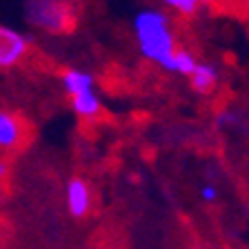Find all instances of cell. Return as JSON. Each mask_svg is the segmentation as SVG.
I'll list each match as a JSON object with an SVG mask.
<instances>
[{"label": "cell", "instance_id": "1", "mask_svg": "<svg viewBox=\"0 0 249 249\" xmlns=\"http://www.w3.org/2000/svg\"><path fill=\"white\" fill-rule=\"evenodd\" d=\"M136 36L142 56L158 62L160 67L174 71V56H176V42L167 16L160 11H142L136 16Z\"/></svg>", "mask_w": 249, "mask_h": 249}, {"label": "cell", "instance_id": "2", "mask_svg": "<svg viewBox=\"0 0 249 249\" xmlns=\"http://www.w3.org/2000/svg\"><path fill=\"white\" fill-rule=\"evenodd\" d=\"M27 16L47 34H71L78 25V0H27Z\"/></svg>", "mask_w": 249, "mask_h": 249}, {"label": "cell", "instance_id": "3", "mask_svg": "<svg viewBox=\"0 0 249 249\" xmlns=\"http://www.w3.org/2000/svg\"><path fill=\"white\" fill-rule=\"evenodd\" d=\"M65 200H67V212L71 218L83 220L91 213V187L83 176H71L67 180L65 189Z\"/></svg>", "mask_w": 249, "mask_h": 249}, {"label": "cell", "instance_id": "4", "mask_svg": "<svg viewBox=\"0 0 249 249\" xmlns=\"http://www.w3.org/2000/svg\"><path fill=\"white\" fill-rule=\"evenodd\" d=\"M29 52V40L18 31L0 25V69L16 67Z\"/></svg>", "mask_w": 249, "mask_h": 249}, {"label": "cell", "instance_id": "5", "mask_svg": "<svg viewBox=\"0 0 249 249\" xmlns=\"http://www.w3.org/2000/svg\"><path fill=\"white\" fill-rule=\"evenodd\" d=\"M27 123L22 116L0 109V149L16 151L25 145Z\"/></svg>", "mask_w": 249, "mask_h": 249}, {"label": "cell", "instance_id": "6", "mask_svg": "<svg viewBox=\"0 0 249 249\" xmlns=\"http://www.w3.org/2000/svg\"><path fill=\"white\" fill-rule=\"evenodd\" d=\"M69 98H71V109L80 116V118L96 120L100 114H103V105H100L98 96L93 93V89L80 91V93H76V96H69Z\"/></svg>", "mask_w": 249, "mask_h": 249}, {"label": "cell", "instance_id": "7", "mask_svg": "<svg viewBox=\"0 0 249 249\" xmlns=\"http://www.w3.org/2000/svg\"><path fill=\"white\" fill-rule=\"evenodd\" d=\"M189 80H192L194 91L207 96V93H212L218 85V71L212 67V65H207V62H198L196 69H194L192 76H189Z\"/></svg>", "mask_w": 249, "mask_h": 249}, {"label": "cell", "instance_id": "8", "mask_svg": "<svg viewBox=\"0 0 249 249\" xmlns=\"http://www.w3.org/2000/svg\"><path fill=\"white\" fill-rule=\"evenodd\" d=\"M62 87L69 96H76V93L89 91L93 87V78L85 71H78V69H65L62 71Z\"/></svg>", "mask_w": 249, "mask_h": 249}, {"label": "cell", "instance_id": "9", "mask_svg": "<svg viewBox=\"0 0 249 249\" xmlns=\"http://www.w3.org/2000/svg\"><path fill=\"white\" fill-rule=\"evenodd\" d=\"M196 58L187 49H176V56H174V71H180L185 76H192V71L196 69Z\"/></svg>", "mask_w": 249, "mask_h": 249}, {"label": "cell", "instance_id": "10", "mask_svg": "<svg viewBox=\"0 0 249 249\" xmlns=\"http://www.w3.org/2000/svg\"><path fill=\"white\" fill-rule=\"evenodd\" d=\"M167 7H171L174 11H178V14L182 16H194L198 11V7H200L202 0H162Z\"/></svg>", "mask_w": 249, "mask_h": 249}, {"label": "cell", "instance_id": "11", "mask_svg": "<svg viewBox=\"0 0 249 249\" xmlns=\"http://www.w3.org/2000/svg\"><path fill=\"white\" fill-rule=\"evenodd\" d=\"M200 198L205 202H216L218 200V187L216 185H202L200 187Z\"/></svg>", "mask_w": 249, "mask_h": 249}, {"label": "cell", "instance_id": "12", "mask_svg": "<svg viewBox=\"0 0 249 249\" xmlns=\"http://www.w3.org/2000/svg\"><path fill=\"white\" fill-rule=\"evenodd\" d=\"M7 171H9V169H7V162L0 160V180H2V178L7 176Z\"/></svg>", "mask_w": 249, "mask_h": 249}, {"label": "cell", "instance_id": "13", "mask_svg": "<svg viewBox=\"0 0 249 249\" xmlns=\"http://www.w3.org/2000/svg\"><path fill=\"white\" fill-rule=\"evenodd\" d=\"M194 249H205V247H194Z\"/></svg>", "mask_w": 249, "mask_h": 249}]
</instances>
